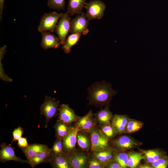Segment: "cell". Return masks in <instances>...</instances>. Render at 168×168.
Masks as SVG:
<instances>
[{"instance_id": "cell-4", "label": "cell", "mask_w": 168, "mask_h": 168, "mask_svg": "<svg viewBox=\"0 0 168 168\" xmlns=\"http://www.w3.org/2000/svg\"><path fill=\"white\" fill-rule=\"evenodd\" d=\"M67 153L72 168H87L89 152L76 148Z\"/></svg>"}, {"instance_id": "cell-25", "label": "cell", "mask_w": 168, "mask_h": 168, "mask_svg": "<svg viewBox=\"0 0 168 168\" xmlns=\"http://www.w3.org/2000/svg\"><path fill=\"white\" fill-rule=\"evenodd\" d=\"M71 126L70 124L58 119L54 126L56 138H62L66 136L69 132Z\"/></svg>"}, {"instance_id": "cell-31", "label": "cell", "mask_w": 168, "mask_h": 168, "mask_svg": "<svg viewBox=\"0 0 168 168\" xmlns=\"http://www.w3.org/2000/svg\"><path fill=\"white\" fill-rule=\"evenodd\" d=\"M47 4L51 9L60 11L64 10L65 0H48Z\"/></svg>"}, {"instance_id": "cell-36", "label": "cell", "mask_w": 168, "mask_h": 168, "mask_svg": "<svg viewBox=\"0 0 168 168\" xmlns=\"http://www.w3.org/2000/svg\"><path fill=\"white\" fill-rule=\"evenodd\" d=\"M106 168H121L120 165L115 161L112 159L109 161L106 166Z\"/></svg>"}, {"instance_id": "cell-32", "label": "cell", "mask_w": 168, "mask_h": 168, "mask_svg": "<svg viewBox=\"0 0 168 168\" xmlns=\"http://www.w3.org/2000/svg\"><path fill=\"white\" fill-rule=\"evenodd\" d=\"M152 168H166L168 166V156L166 155L150 164Z\"/></svg>"}, {"instance_id": "cell-34", "label": "cell", "mask_w": 168, "mask_h": 168, "mask_svg": "<svg viewBox=\"0 0 168 168\" xmlns=\"http://www.w3.org/2000/svg\"><path fill=\"white\" fill-rule=\"evenodd\" d=\"M23 133V129L21 127L19 126L15 128L12 132L13 138L11 144H12L14 142L18 141L22 137Z\"/></svg>"}, {"instance_id": "cell-27", "label": "cell", "mask_w": 168, "mask_h": 168, "mask_svg": "<svg viewBox=\"0 0 168 168\" xmlns=\"http://www.w3.org/2000/svg\"><path fill=\"white\" fill-rule=\"evenodd\" d=\"M128 154V166L130 168L137 167L141 161L144 159V156L141 153L133 152Z\"/></svg>"}, {"instance_id": "cell-33", "label": "cell", "mask_w": 168, "mask_h": 168, "mask_svg": "<svg viewBox=\"0 0 168 168\" xmlns=\"http://www.w3.org/2000/svg\"><path fill=\"white\" fill-rule=\"evenodd\" d=\"M105 166L90 155L87 168H105Z\"/></svg>"}, {"instance_id": "cell-6", "label": "cell", "mask_w": 168, "mask_h": 168, "mask_svg": "<svg viewBox=\"0 0 168 168\" xmlns=\"http://www.w3.org/2000/svg\"><path fill=\"white\" fill-rule=\"evenodd\" d=\"M111 146L116 151L125 152L137 147L140 144L128 136L123 135L110 141Z\"/></svg>"}, {"instance_id": "cell-13", "label": "cell", "mask_w": 168, "mask_h": 168, "mask_svg": "<svg viewBox=\"0 0 168 168\" xmlns=\"http://www.w3.org/2000/svg\"><path fill=\"white\" fill-rule=\"evenodd\" d=\"M78 132L74 126H71L68 133L62 138L63 152H68L76 148Z\"/></svg>"}, {"instance_id": "cell-1", "label": "cell", "mask_w": 168, "mask_h": 168, "mask_svg": "<svg viewBox=\"0 0 168 168\" xmlns=\"http://www.w3.org/2000/svg\"><path fill=\"white\" fill-rule=\"evenodd\" d=\"M116 93L110 83L104 81L96 82L88 89V105L100 108L109 106L111 100Z\"/></svg>"}, {"instance_id": "cell-26", "label": "cell", "mask_w": 168, "mask_h": 168, "mask_svg": "<svg viewBox=\"0 0 168 168\" xmlns=\"http://www.w3.org/2000/svg\"><path fill=\"white\" fill-rule=\"evenodd\" d=\"M143 123L139 120L129 118L125 126L124 133L130 134L138 131L143 126Z\"/></svg>"}, {"instance_id": "cell-29", "label": "cell", "mask_w": 168, "mask_h": 168, "mask_svg": "<svg viewBox=\"0 0 168 168\" xmlns=\"http://www.w3.org/2000/svg\"><path fill=\"white\" fill-rule=\"evenodd\" d=\"M113 159L120 165L121 168L128 167V154L124 152H119L115 151Z\"/></svg>"}, {"instance_id": "cell-30", "label": "cell", "mask_w": 168, "mask_h": 168, "mask_svg": "<svg viewBox=\"0 0 168 168\" xmlns=\"http://www.w3.org/2000/svg\"><path fill=\"white\" fill-rule=\"evenodd\" d=\"M51 149L52 156L58 155L63 152L62 138H56Z\"/></svg>"}, {"instance_id": "cell-7", "label": "cell", "mask_w": 168, "mask_h": 168, "mask_svg": "<svg viewBox=\"0 0 168 168\" xmlns=\"http://www.w3.org/2000/svg\"><path fill=\"white\" fill-rule=\"evenodd\" d=\"M98 125L92 111L91 110L85 115L79 117L75 122L74 126L78 131L90 134Z\"/></svg>"}, {"instance_id": "cell-28", "label": "cell", "mask_w": 168, "mask_h": 168, "mask_svg": "<svg viewBox=\"0 0 168 168\" xmlns=\"http://www.w3.org/2000/svg\"><path fill=\"white\" fill-rule=\"evenodd\" d=\"M97 127L110 141L113 139L117 135L110 123L98 125Z\"/></svg>"}, {"instance_id": "cell-22", "label": "cell", "mask_w": 168, "mask_h": 168, "mask_svg": "<svg viewBox=\"0 0 168 168\" xmlns=\"http://www.w3.org/2000/svg\"><path fill=\"white\" fill-rule=\"evenodd\" d=\"M86 3V0H69L67 12L72 16L75 14H81Z\"/></svg>"}, {"instance_id": "cell-37", "label": "cell", "mask_w": 168, "mask_h": 168, "mask_svg": "<svg viewBox=\"0 0 168 168\" xmlns=\"http://www.w3.org/2000/svg\"><path fill=\"white\" fill-rule=\"evenodd\" d=\"M5 0H0V20L1 21L2 18L3 10L4 7Z\"/></svg>"}, {"instance_id": "cell-8", "label": "cell", "mask_w": 168, "mask_h": 168, "mask_svg": "<svg viewBox=\"0 0 168 168\" xmlns=\"http://www.w3.org/2000/svg\"><path fill=\"white\" fill-rule=\"evenodd\" d=\"M90 135L91 143L90 151L102 150L111 146L110 140L104 136L97 127L91 131Z\"/></svg>"}, {"instance_id": "cell-20", "label": "cell", "mask_w": 168, "mask_h": 168, "mask_svg": "<svg viewBox=\"0 0 168 168\" xmlns=\"http://www.w3.org/2000/svg\"><path fill=\"white\" fill-rule=\"evenodd\" d=\"M109 106L101 108L94 114L98 125L110 124L114 115L109 109Z\"/></svg>"}, {"instance_id": "cell-24", "label": "cell", "mask_w": 168, "mask_h": 168, "mask_svg": "<svg viewBox=\"0 0 168 168\" xmlns=\"http://www.w3.org/2000/svg\"><path fill=\"white\" fill-rule=\"evenodd\" d=\"M82 35L81 33L71 34L69 35L65 43L62 47L64 52L67 54L69 53L72 48L78 42Z\"/></svg>"}, {"instance_id": "cell-23", "label": "cell", "mask_w": 168, "mask_h": 168, "mask_svg": "<svg viewBox=\"0 0 168 168\" xmlns=\"http://www.w3.org/2000/svg\"><path fill=\"white\" fill-rule=\"evenodd\" d=\"M143 152L144 159L148 164L167 155L164 152L156 149L146 150L144 151Z\"/></svg>"}, {"instance_id": "cell-2", "label": "cell", "mask_w": 168, "mask_h": 168, "mask_svg": "<svg viewBox=\"0 0 168 168\" xmlns=\"http://www.w3.org/2000/svg\"><path fill=\"white\" fill-rule=\"evenodd\" d=\"M59 101L54 98L45 96L40 108V114L45 118V128L47 127L49 120L58 115Z\"/></svg>"}, {"instance_id": "cell-15", "label": "cell", "mask_w": 168, "mask_h": 168, "mask_svg": "<svg viewBox=\"0 0 168 168\" xmlns=\"http://www.w3.org/2000/svg\"><path fill=\"white\" fill-rule=\"evenodd\" d=\"M115 150L110 146L105 149L96 151L89 152L91 156L104 164L106 168L107 163L113 159Z\"/></svg>"}, {"instance_id": "cell-5", "label": "cell", "mask_w": 168, "mask_h": 168, "mask_svg": "<svg viewBox=\"0 0 168 168\" xmlns=\"http://www.w3.org/2000/svg\"><path fill=\"white\" fill-rule=\"evenodd\" d=\"M84 7L86 10V17L92 20L100 19L104 16L106 5L100 0H92L86 2Z\"/></svg>"}, {"instance_id": "cell-3", "label": "cell", "mask_w": 168, "mask_h": 168, "mask_svg": "<svg viewBox=\"0 0 168 168\" xmlns=\"http://www.w3.org/2000/svg\"><path fill=\"white\" fill-rule=\"evenodd\" d=\"M63 14L55 12L44 13L40 19L38 28V31L41 33L45 32H53L54 31L58 21Z\"/></svg>"}, {"instance_id": "cell-19", "label": "cell", "mask_w": 168, "mask_h": 168, "mask_svg": "<svg viewBox=\"0 0 168 168\" xmlns=\"http://www.w3.org/2000/svg\"><path fill=\"white\" fill-rule=\"evenodd\" d=\"M48 148V146L44 144L33 143L29 144L28 146L21 149L27 159L29 160L35 157Z\"/></svg>"}, {"instance_id": "cell-21", "label": "cell", "mask_w": 168, "mask_h": 168, "mask_svg": "<svg viewBox=\"0 0 168 168\" xmlns=\"http://www.w3.org/2000/svg\"><path fill=\"white\" fill-rule=\"evenodd\" d=\"M77 143L81 149L89 152L91 143L90 134L78 131L77 136Z\"/></svg>"}, {"instance_id": "cell-35", "label": "cell", "mask_w": 168, "mask_h": 168, "mask_svg": "<svg viewBox=\"0 0 168 168\" xmlns=\"http://www.w3.org/2000/svg\"><path fill=\"white\" fill-rule=\"evenodd\" d=\"M17 141L18 146L20 148H25L28 146L29 145L26 138L21 137Z\"/></svg>"}, {"instance_id": "cell-9", "label": "cell", "mask_w": 168, "mask_h": 168, "mask_svg": "<svg viewBox=\"0 0 168 168\" xmlns=\"http://www.w3.org/2000/svg\"><path fill=\"white\" fill-rule=\"evenodd\" d=\"M59 19L55 31L60 40L61 44L63 45L65 43L67 34L69 32L71 20L67 12L63 14Z\"/></svg>"}, {"instance_id": "cell-11", "label": "cell", "mask_w": 168, "mask_h": 168, "mask_svg": "<svg viewBox=\"0 0 168 168\" xmlns=\"http://www.w3.org/2000/svg\"><path fill=\"white\" fill-rule=\"evenodd\" d=\"M0 160L2 162H5L10 161L20 162L22 163H28V160H24L16 156L14 152V148L12 144L7 145L5 142L0 145Z\"/></svg>"}, {"instance_id": "cell-17", "label": "cell", "mask_w": 168, "mask_h": 168, "mask_svg": "<svg viewBox=\"0 0 168 168\" xmlns=\"http://www.w3.org/2000/svg\"><path fill=\"white\" fill-rule=\"evenodd\" d=\"M129 119L126 115L115 114L111 121L110 124L117 135L124 133L125 126Z\"/></svg>"}, {"instance_id": "cell-38", "label": "cell", "mask_w": 168, "mask_h": 168, "mask_svg": "<svg viewBox=\"0 0 168 168\" xmlns=\"http://www.w3.org/2000/svg\"><path fill=\"white\" fill-rule=\"evenodd\" d=\"M139 168H152V167L149 165L148 163H147L145 164H142L140 165L139 166Z\"/></svg>"}, {"instance_id": "cell-18", "label": "cell", "mask_w": 168, "mask_h": 168, "mask_svg": "<svg viewBox=\"0 0 168 168\" xmlns=\"http://www.w3.org/2000/svg\"><path fill=\"white\" fill-rule=\"evenodd\" d=\"M52 156L51 149L49 147L39 153L35 157L28 160V163L32 168L40 164L49 163Z\"/></svg>"}, {"instance_id": "cell-10", "label": "cell", "mask_w": 168, "mask_h": 168, "mask_svg": "<svg viewBox=\"0 0 168 168\" xmlns=\"http://www.w3.org/2000/svg\"><path fill=\"white\" fill-rule=\"evenodd\" d=\"M89 21L84 13L77 16L71 21L70 32L71 34L81 33L86 34L89 32L88 26Z\"/></svg>"}, {"instance_id": "cell-16", "label": "cell", "mask_w": 168, "mask_h": 168, "mask_svg": "<svg viewBox=\"0 0 168 168\" xmlns=\"http://www.w3.org/2000/svg\"><path fill=\"white\" fill-rule=\"evenodd\" d=\"M49 163L54 168H72L67 152L52 156Z\"/></svg>"}, {"instance_id": "cell-12", "label": "cell", "mask_w": 168, "mask_h": 168, "mask_svg": "<svg viewBox=\"0 0 168 168\" xmlns=\"http://www.w3.org/2000/svg\"><path fill=\"white\" fill-rule=\"evenodd\" d=\"M58 115V120L70 125L76 121L80 117L68 104H64L59 105Z\"/></svg>"}, {"instance_id": "cell-14", "label": "cell", "mask_w": 168, "mask_h": 168, "mask_svg": "<svg viewBox=\"0 0 168 168\" xmlns=\"http://www.w3.org/2000/svg\"><path fill=\"white\" fill-rule=\"evenodd\" d=\"M41 45L44 49L51 48L57 49L61 44L59 39L54 35L49 32H43Z\"/></svg>"}]
</instances>
